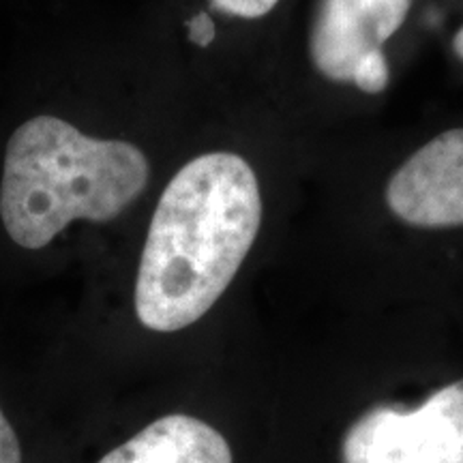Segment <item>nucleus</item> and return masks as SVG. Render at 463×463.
<instances>
[{
	"instance_id": "obj_11",
	"label": "nucleus",
	"mask_w": 463,
	"mask_h": 463,
	"mask_svg": "<svg viewBox=\"0 0 463 463\" xmlns=\"http://www.w3.org/2000/svg\"><path fill=\"white\" fill-rule=\"evenodd\" d=\"M453 50H455V54L463 61V26L457 31V34L453 37Z\"/></svg>"
},
{
	"instance_id": "obj_1",
	"label": "nucleus",
	"mask_w": 463,
	"mask_h": 463,
	"mask_svg": "<svg viewBox=\"0 0 463 463\" xmlns=\"http://www.w3.org/2000/svg\"><path fill=\"white\" fill-rule=\"evenodd\" d=\"M262 223L256 172L234 153H206L167 183L150 219L136 279V316L176 333L211 311L239 273Z\"/></svg>"
},
{
	"instance_id": "obj_5",
	"label": "nucleus",
	"mask_w": 463,
	"mask_h": 463,
	"mask_svg": "<svg viewBox=\"0 0 463 463\" xmlns=\"http://www.w3.org/2000/svg\"><path fill=\"white\" fill-rule=\"evenodd\" d=\"M412 0H317L311 61L324 78L350 82L356 69L392 37Z\"/></svg>"
},
{
	"instance_id": "obj_4",
	"label": "nucleus",
	"mask_w": 463,
	"mask_h": 463,
	"mask_svg": "<svg viewBox=\"0 0 463 463\" xmlns=\"http://www.w3.org/2000/svg\"><path fill=\"white\" fill-rule=\"evenodd\" d=\"M386 204L414 228L463 225V129L439 133L397 167Z\"/></svg>"
},
{
	"instance_id": "obj_3",
	"label": "nucleus",
	"mask_w": 463,
	"mask_h": 463,
	"mask_svg": "<svg viewBox=\"0 0 463 463\" xmlns=\"http://www.w3.org/2000/svg\"><path fill=\"white\" fill-rule=\"evenodd\" d=\"M344 463H463V380L416 408L375 405L352 422Z\"/></svg>"
},
{
	"instance_id": "obj_9",
	"label": "nucleus",
	"mask_w": 463,
	"mask_h": 463,
	"mask_svg": "<svg viewBox=\"0 0 463 463\" xmlns=\"http://www.w3.org/2000/svg\"><path fill=\"white\" fill-rule=\"evenodd\" d=\"M0 463H22L20 439L3 408H0Z\"/></svg>"
},
{
	"instance_id": "obj_2",
	"label": "nucleus",
	"mask_w": 463,
	"mask_h": 463,
	"mask_svg": "<svg viewBox=\"0 0 463 463\" xmlns=\"http://www.w3.org/2000/svg\"><path fill=\"white\" fill-rule=\"evenodd\" d=\"M150 165L136 144L97 140L52 114L11 133L0 178V222L17 247L43 249L69 223H108L144 194Z\"/></svg>"
},
{
	"instance_id": "obj_7",
	"label": "nucleus",
	"mask_w": 463,
	"mask_h": 463,
	"mask_svg": "<svg viewBox=\"0 0 463 463\" xmlns=\"http://www.w3.org/2000/svg\"><path fill=\"white\" fill-rule=\"evenodd\" d=\"M352 84L358 90L367 92V95H380L382 90L389 86V62H386L384 52H375L356 69Z\"/></svg>"
},
{
	"instance_id": "obj_8",
	"label": "nucleus",
	"mask_w": 463,
	"mask_h": 463,
	"mask_svg": "<svg viewBox=\"0 0 463 463\" xmlns=\"http://www.w3.org/2000/svg\"><path fill=\"white\" fill-rule=\"evenodd\" d=\"M279 0H211V5L222 14L245 17V20H256L275 9Z\"/></svg>"
},
{
	"instance_id": "obj_6",
	"label": "nucleus",
	"mask_w": 463,
	"mask_h": 463,
	"mask_svg": "<svg viewBox=\"0 0 463 463\" xmlns=\"http://www.w3.org/2000/svg\"><path fill=\"white\" fill-rule=\"evenodd\" d=\"M97 463H232L228 439L189 414H167Z\"/></svg>"
},
{
	"instance_id": "obj_10",
	"label": "nucleus",
	"mask_w": 463,
	"mask_h": 463,
	"mask_svg": "<svg viewBox=\"0 0 463 463\" xmlns=\"http://www.w3.org/2000/svg\"><path fill=\"white\" fill-rule=\"evenodd\" d=\"M187 33L191 43L200 45V48H208V45L215 42V22H213V17L206 11H200L198 15H194L187 22Z\"/></svg>"
}]
</instances>
